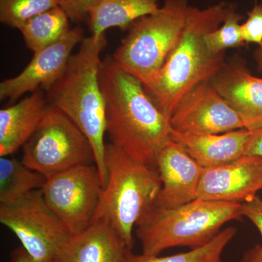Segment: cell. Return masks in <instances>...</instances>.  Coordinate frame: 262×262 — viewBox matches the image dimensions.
<instances>
[{"label": "cell", "instance_id": "44dd1931", "mask_svg": "<svg viewBox=\"0 0 262 262\" xmlns=\"http://www.w3.org/2000/svg\"><path fill=\"white\" fill-rule=\"evenodd\" d=\"M236 232L235 228L228 227L221 231L208 244L171 256H158L144 253L136 255L127 251L122 262H222V253Z\"/></svg>", "mask_w": 262, "mask_h": 262}, {"label": "cell", "instance_id": "f1b7e54d", "mask_svg": "<svg viewBox=\"0 0 262 262\" xmlns=\"http://www.w3.org/2000/svg\"><path fill=\"white\" fill-rule=\"evenodd\" d=\"M10 262H37L26 251L23 247L15 249L11 254Z\"/></svg>", "mask_w": 262, "mask_h": 262}, {"label": "cell", "instance_id": "e0dca14e", "mask_svg": "<svg viewBox=\"0 0 262 262\" xmlns=\"http://www.w3.org/2000/svg\"><path fill=\"white\" fill-rule=\"evenodd\" d=\"M48 104L42 89L0 110V156L16 152L27 142L42 120Z\"/></svg>", "mask_w": 262, "mask_h": 262}, {"label": "cell", "instance_id": "7c38bea8", "mask_svg": "<svg viewBox=\"0 0 262 262\" xmlns=\"http://www.w3.org/2000/svg\"><path fill=\"white\" fill-rule=\"evenodd\" d=\"M262 189V158L244 155L232 163L204 168L196 198L242 203Z\"/></svg>", "mask_w": 262, "mask_h": 262}, {"label": "cell", "instance_id": "5b68a950", "mask_svg": "<svg viewBox=\"0 0 262 262\" xmlns=\"http://www.w3.org/2000/svg\"><path fill=\"white\" fill-rule=\"evenodd\" d=\"M241 203L196 199L175 208L154 204L136 225L144 254L158 255L173 247H202L227 222L241 220Z\"/></svg>", "mask_w": 262, "mask_h": 262}, {"label": "cell", "instance_id": "277c9868", "mask_svg": "<svg viewBox=\"0 0 262 262\" xmlns=\"http://www.w3.org/2000/svg\"><path fill=\"white\" fill-rule=\"evenodd\" d=\"M106 182L94 222L107 224L132 250L134 229L158 199L162 183L156 168L106 144Z\"/></svg>", "mask_w": 262, "mask_h": 262}, {"label": "cell", "instance_id": "484cf974", "mask_svg": "<svg viewBox=\"0 0 262 262\" xmlns=\"http://www.w3.org/2000/svg\"><path fill=\"white\" fill-rule=\"evenodd\" d=\"M241 215L251 221L262 237V199L256 194L241 203Z\"/></svg>", "mask_w": 262, "mask_h": 262}, {"label": "cell", "instance_id": "ffe728a7", "mask_svg": "<svg viewBox=\"0 0 262 262\" xmlns=\"http://www.w3.org/2000/svg\"><path fill=\"white\" fill-rule=\"evenodd\" d=\"M69 20L67 13L57 6L29 19L18 30L27 47L36 53L59 40L70 29Z\"/></svg>", "mask_w": 262, "mask_h": 262}, {"label": "cell", "instance_id": "8992f818", "mask_svg": "<svg viewBox=\"0 0 262 262\" xmlns=\"http://www.w3.org/2000/svg\"><path fill=\"white\" fill-rule=\"evenodd\" d=\"M191 8L187 0H165L157 13L130 26L114 61L149 89L182 37Z\"/></svg>", "mask_w": 262, "mask_h": 262}, {"label": "cell", "instance_id": "d6986e66", "mask_svg": "<svg viewBox=\"0 0 262 262\" xmlns=\"http://www.w3.org/2000/svg\"><path fill=\"white\" fill-rule=\"evenodd\" d=\"M46 177L9 156L0 158V204L13 203L42 189Z\"/></svg>", "mask_w": 262, "mask_h": 262}, {"label": "cell", "instance_id": "4316f807", "mask_svg": "<svg viewBox=\"0 0 262 262\" xmlns=\"http://www.w3.org/2000/svg\"><path fill=\"white\" fill-rule=\"evenodd\" d=\"M246 155L262 158V128L251 132L246 146Z\"/></svg>", "mask_w": 262, "mask_h": 262}, {"label": "cell", "instance_id": "ba28073f", "mask_svg": "<svg viewBox=\"0 0 262 262\" xmlns=\"http://www.w3.org/2000/svg\"><path fill=\"white\" fill-rule=\"evenodd\" d=\"M0 222L15 234L37 262H54L72 235L48 206L41 189L13 203L0 204Z\"/></svg>", "mask_w": 262, "mask_h": 262}, {"label": "cell", "instance_id": "7402d4cb", "mask_svg": "<svg viewBox=\"0 0 262 262\" xmlns=\"http://www.w3.org/2000/svg\"><path fill=\"white\" fill-rule=\"evenodd\" d=\"M242 18V15L232 6L222 25L205 35V44L210 53L213 55L223 54L225 50L239 47L244 44L241 24Z\"/></svg>", "mask_w": 262, "mask_h": 262}, {"label": "cell", "instance_id": "d4e9b609", "mask_svg": "<svg viewBox=\"0 0 262 262\" xmlns=\"http://www.w3.org/2000/svg\"><path fill=\"white\" fill-rule=\"evenodd\" d=\"M58 4L68 15L70 20L81 22L89 18L90 10L100 0H58Z\"/></svg>", "mask_w": 262, "mask_h": 262}, {"label": "cell", "instance_id": "30bf717a", "mask_svg": "<svg viewBox=\"0 0 262 262\" xmlns=\"http://www.w3.org/2000/svg\"><path fill=\"white\" fill-rule=\"evenodd\" d=\"M169 122L172 130L191 134H224L244 129L239 115L211 82L198 84L186 94Z\"/></svg>", "mask_w": 262, "mask_h": 262}, {"label": "cell", "instance_id": "6da1fadb", "mask_svg": "<svg viewBox=\"0 0 262 262\" xmlns=\"http://www.w3.org/2000/svg\"><path fill=\"white\" fill-rule=\"evenodd\" d=\"M99 80L110 143L136 161L155 168L158 153L170 139L168 119L144 84L122 70L113 56L101 61Z\"/></svg>", "mask_w": 262, "mask_h": 262}, {"label": "cell", "instance_id": "7a4b0ae2", "mask_svg": "<svg viewBox=\"0 0 262 262\" xmlns=\"http://www.w3.org/2000/svg\"><path fill=\"white\" fill-rule=\"evenodd\" d=\"M106 45L104 35L84 37L63 73L43 90L48 103L64 113L89 139L103 189L106 182V120L99 72L100 57Z\"/></svg>", "mask_w": 262, "mask_h": 262}, {"label": "cell", "instance_id": "52a82bcc", "mask_svg": "<svg viewBox=\"0 0 262 262\" xmlns=\"http://www.w3.org/2000/svg\"><path fill=\"white\" fill-rule=\"evenodd\" d=\"M23 149L21 161L46 178L79 165L95 164L89 139L64 113L49 103Z\"/></svg>", "mask_w": 262, "mask_h": 262}, {"label": "cell", "instance_id": "ac0fdd59", "mask_svg": "<svg viewBox=\"0 0 262 262\" xmlns=\"http://www.w3.org/2000/svg\"><path fill=\"white\" fill-rule=\"evenodd\" d=\"M159 10L158 0H100L89 12L91 35H104L113 27L125 30L136 20Z\"/></svg>", "mask_w": 262, "mask_h": 262}, {"label": "cell", "instance_id": "cb8c5ba5", "mask_svg": "<svg viewBox=\"0 0 262 262\" xmlns=\"http://www.w3.org/2000/svg\"><path fill=\"white\" fill-rule=\"evenodd\" d=\"M242 27L245 42L255 43L262 47V3H255L248 12V18Z\"/></svg>", "mask_w": 262, "mask_h": 262}, {"label": "cell", "instance_id": "83f0119b", "mask_svg": "<svg viewBox=\"0 0 262 262\" xmlns=\"http://www.w3.org/2000/svg\"><path fill=\"white\" fill-rule=\"evenodd\" d=\"M241 262H262V246L256 245L245 253Z\"/></svg>", "mask_w": 262, "mask_h": 262}, {"label": "cell", "instance_id": "8fae6325", "mask_svg": "<svg viewBox=\"0 0 262 262\" xmlns=\"http://www.w3.org/2000/svg\"><path fill=\"white\" fill-rule=\"evenodd\" d=\"M84 38L83 29L76 27L54 44L34 53L32 61L18 75L0 83L1 100L15 101L27 93L51 85L63 73L72 51Z\"/></svg>", "mask_w": 262, "mask_h": 262}, {"label": "cell", "instance_id": "3957f363", "mask_svg": "<svg viewBox=\"0 0 262 262\" xmlns=\"http://www.w3.org/2000/svg\"><path fill=\"white\" fill-rule=\"evenodd\" d=\"M232 6L221 3L204 9L191 8L179 42L164 63L155 83L145 89L168 120L186 94L198 84L211 82L225 64L224 53H210L204 37L222 25Z\"/></svg>", "mask_w": 262, "mask_h": 262}, {"label": "cell", "instance_id": "9a60e30c", "mask_svg": "<svg viewBox=\"0 0 262 262\" xmlns=\"http://www.w3.org/2000/svg\"><path fill=\"white\" fill-rule=\"evenodd\" d=\"M251 131L239 129L217 134H191L171 130L170 139L177 141L203 168L232 163L246 155Z\"/></svg>", "mask_w": 262, "mask_h": 262}, {"label": "cell", "instance_id": "603a6c76", "mask_svg": "<svg viewBox=\"0 0 262 262\" xmlns=\"http://www.w3.org/2000/svg\"><path fill=\"white\" fill-rule=\"evenodd\" d=\"M57 6L58 0H0V21L18 29L29 19Z\"/></svg>", "mask_w": 262, "mask_h": 262}, {"label": "cell", "instance_id": "5bb4252c", "mask_svg": "<svg viewBox=\"0 0 262 262\" xmlns=\"http://www.w3.org/2000/svg\"><path fill=\"white\" fill-rule=\"evenodd\" d=\"M211 83L239 115L244 129L262 128V78L236 61L225 63Z\"/></svg>", "mask_w": 262, "mask_h": 262}, {"label": "cell", "instance_id": "f546056e", "mask_svg": "<svg viewBox=\"0 0 262 262\" xmlns=\"http://www.w3.org/2000/svg\"><path fill=\"white\" fill-rule=\"evenodd\" d=\"M255 59L257 63L258 72H262V47L258 48L255 53Z\"/></svg>", "mask_w": 262, "mask_h": 262}, {"label": "cell", "instance_id": "2e32d148", "mask_svg": "<svg viewBox=\"0 0 262 262\" xmlns=\"http://www.w3.org/2000/svg\"><path fill=\"white\" fill-rule=\"evenodd\" d=\"M131 251L107 224L96 221L79 234H72L54 262H122Z\"/></svg>", "mask_w": 262, "mask_h": 262}, {"label": "cell", "instance_id": "4fadbf2b", "mask_svg": "<svg viewBox=\"0 0 262 262\" xmlns=\"http://www.w3.org/2000/svg\"><path fill=\"white\" fill-rule=\"evenodd\" d=\"M155 168L162 187L155 205L175 208L196 199L204 168L179 143L170 139L164 145L157 156Z\"/></svg>", "mask_w": 262, "mask_h": 262}, {"label": "cell", "instance_id": "9c48e42d", "mask_svg": "<svg viewBox=\"0 0 262 262\" xmlns=\"http://www.w3.org/2000/svg\"><path fill=\"white\" fill-rule=\"evenodd\" d=\"M41 190L52 211L76 234L94 223L103 186L96 164H89L47 177Z\"/></svg>", "mask_w": 262, "mask_h": 262}]
</instances>
